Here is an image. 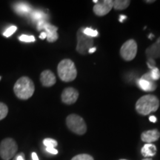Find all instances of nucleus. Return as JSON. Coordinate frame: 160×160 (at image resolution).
<instances>
[{"mask_svg": "<svg viewBox=\"0 0 160 160\" xmlns=\"http://www.w3.org/2000/svg\"><path fill=\"white\" fill-rule=\"evenodd\" d=\"M13 8L17 14L20 16H28L33 11L31 5L26 2H18L13 5Z\"/></svg>", "mask_w": 160, "mask_h": 160, "instance_id": "obj_14", "label": "nucleus"}, {"mask_svg": "<svg viewBox=\"0 0 160 160\" xmlns=\"http://www.w3.org/2000/svg\"><path fill=\"white\" fill-rule=\"evenodd\" d=\"M8 113V108L2 102H0V120L5 119Z\"/></svg>", "mask_w": 160, "mask_h": 160, "instance_id": "obj_19", "label": "nucleus"}, {"mask_svg": "<svg viewBox=\"0 0 160 160\" xmlns=\"http://www.w3.org/2000/svg\"><path fill=\"white\" fill-rule=\"evenodd\" d=\"M32 159L33 160H39V158H38V156L35 152L32 153Z\"/></svg>", "mask_w": 160, "mask_h": 160, "instance_id": "obj_30", "label": "nucleus"}, {"mask_svg": "<svg viewBox=\"0 0 160 160\" xmlns=\"http://www.w3.org/2000/svg\"><path fill=\"white\" fill-rule=\"evenodd\" d=\"M126 19H127V17H126V16H125V15H120V17H119V22H122L124 20Z\"/></svg>", "mask_w": 160, "mask_h": 160, "instance_id": "obj_31", "label": "nucleus"}, {"mask_svg": "<svg viewBox=\"0 0 160 160\" xmlns=\"http://www.w3.org/2000/svg\"><path fill=\"white\" fill-rule=\"evenodd\" d=\"M130 3L129 0H116L113 1V8L116 10H124L128 7Z\"/></svg>", "mask_w": 160, "mask_h": 160, "instance_id": "obj_18", "label": "nucleus"}, {"mask_svg": "<svg viewBox=\"0 0 160 160\" xmlns=\"http://www.w3.org/2000/svg\"><path fill=\"white\" fill-rule=\"evenodd\" d=\"M138 85L142 91L148 92L154 91L157 88V84L155 83V82L148 81V80L143 79L142 78L138 81Z\"/></svg>", "mask_w": 160, "mask_h": 160, "instance_id": "obj_15", "label": "nucleus"}, {"mask_svg": "<svg viewBox=\"0 0 160 160\" xmlns=\"http://www.w3.org/2000/svg\"><path fill=\"white\" fill-rule=\"evenodd\" d=\"M13 160H16V159H14V158H13Z\"/></svg>", "mask_w": 160, "mask_h": 160, "instance_id": "obj_37", "label": "nucleus"}, {"mask_svg": "<svg viewBox=\"0 0 160 160\" xmlns=\"http://www.w3.org/2000/svg\"><path fill=\"white\" fill-rule=\"evenodd\" d=\"M157 153V147L153 144H145L142 148V154L145 157H153Z\"/></svg>", "mask_w": 160, "mask_h": 160, "instance_id": "obj_17", "label": "nucleus"}, {"mask_svg": "<svg viewBox=\"0 0 160 160\" xmlns=\"http://www.w3.org/2000/svg\"><path fill=\"white\" fill-rule=\"evenodd\" d=\"M66 125L70 131L77 135H83L87 131L85 120L79 115L70 114L66 119Z\"/></svg>", "mask_w": 160, "mask_h": 160, "instance_id": "obj_4", "label": "nucleus"}, {"mask_svg": "<svg viewBox=\"0 0 160 160\" xmlns=\"http://www.w3.org/2000/svg\"><path fill=\"white\" fill-rule=\"evenodd\" d=\"M93 2H94V3H96V4H97V3H98V2H99V1H98V0H93Z\"/></svg>", "mask_w": 160, "mask_h": 160, "instance_id": "obj_36", "label": "nucleus"}, {"mask_svg": "<svg viewBox=\"0 0 160 160\" xmlns=\"http://www.w3.org/2000/svg\"><path fill=\"white\" fill-rule=\"evenodd\" d=\"M46 151L53 155H56L58 153V151L55 148H46Z\"/></svg>", "mask_w": 160, "mask_h": 160, "instance_id": "obj_27", "label": "nucleus"}, {"mask_svg": "<svg viewBox=\"0 0 160 160\" xmlns=\"http://www.w3.org/2000/svg\"><path fill=\"white\" fill-rule=\"evenodd\" d=\"M40 81H41L42 85L45 87H51L55 85L57 79L53 72L50 70H45L42 72L40 75Z\"/></svg>", "mask_w": 160, "mask_h": 160, "instance_id": "obj_11", "label": "nucleus"}, {"mask_svg": "<svg viewBox=\"0 0 160 160\" xmlns=\"http://www.w3.org/2000/svg\"><path fill=\"white\" fill-rule=\"evenodd\" d=\"M83 33H84V34L88 36V37H90L92 38L96 37L98 36V31H97V30H93V29L91 28H84Z\"/></svg>", "mask_w": 160, "mask_h": 160, "instance_id": "obj_21", "label": "nucleus"}, {"mask_svg": "<svg viewBox=\"0 0 160 160\" xmlns=\"http://www.w3.org/2000/svg\"><path fill=\"white\" fill-rule=\"evenodd\" d=\"M84 28H81L77 32V51L82 55H86L90 48H93V39L83 33Z\"/></svg>", "mask_w": 160, "mask_h": 160, "instance_id": "obj_6", "label": "nucleus"}, {"mask_svg": "<svg viewBox=\"0 0 160 160\" xmlns=\"http://www.w3.org/2000/svg\"><path fill=\"white\" fill-rule=\"evenodd\" d=\"M42 30H45V32L47 34V39L48 42H54L59 38V35L57 33L58 28L54 25H52L48 22H44Z\"/></svg>", "mask_w": 160, "mask_h": 160, "instance_id": "obj_10", "label": "nucleus"}, {"mask_svg": "<svg viewBox=\"0 0 160 160\" xmlns=\"http://www.w3.org/2000/svg\"><path fill=\"white\" fill-rule=\"evenodd\" d=\"M149 120L151 122L155 123V122H157V117H155V116H151V117H149Z\"/></svg>", "mask_w": 160, "mask_h": 160, "instance_id": "obj_29", "label": "nucleus"}, {"mask_svg": "<svg viewBox=\"0 0 160 160\" xmlns=\"http://www.w3.org/2000/svg\"><path fill=\"white\" fill-rule=\"evenodd\" d=\"M43 144L46 148H55L58 145L57 142L53 139L47 138L43 140Z\"/></svg>", "mask_w": 160, "mask_h": 160, "instance_id": "obj_20", "label": "nucleus"}, {"mask_svg": "<svg viewBox=\"0 0 160 160\" xmlns=\"http://www.w3.org/2000/svg\"><path fill=\"white\" fill-rule=\"evenodd\" d=\"M46 38H47V34H46L45 32V31L42 32V33H40V35H39V39H46Z\"/></svg>", "mask_w": 160, "mask_h": 160, "instance_id": "obj_28", "label": "nucleus"}, {"mask_svg": "<svg viewBox=\"0 0 160 160\" xmlns=\"http://www.w3.org/2000/svg\"><path fill=\"white\" fill-rule=\"evenodd\" d=\"M15 95L19 99H28L35 91V86L33 81L28 77L19 78L13 87Z\"/></svg>", "mask_w": 160, "mask_h": 160, "instance_id": "obj_2", "label": "nucleus"}, {"mask_svg": "<svg viewBox=\"0 0 160 160\" xmlns=\"http://www.w3.org/2000/svg\"><path fill=\"white\" fill-rule=\"evenodd\" d=\"M113 8V1L112 0H104L99 1L93 6V12L97 16L103 17L109 13Z\"/></svg>", "mask_w": 160, "mask_h": 160, "instance_id": "obj_8", "label": "nucleus"}, {"mask_svg": "<svg viewBox=\"0 0 160 160\" xmlns=\"http://www.w3.org/2000/svg\"><path fill=\"white\" fill-rule=\"evenodd\" d=\"M149 37V39H153V37H154V36H153V34H150V35H149V37Z\"/></svg>", "mask_w": 160, "mask_h": 160, "instance_id": "obj_33", "label": "nucleus"}, {"mask_svg": "<svg viewBox=\"0 0 160 160\" xmlns=\"http://www.w3.org/2000/svg\"><path fill=\"white\" fill-rule=\"evenodd\" d=\"M154 0H153V1H145V2H148V3H152V2H154Z\"/></svg>", "mask_w": 160, "mask_h": 160, "instance_id": "obj_34", "label": "nucleus"}, {"mask_svg": "<svg viewBox=\"0 0 160 160\" xmlns=\"http://www.w3.org/2000/svg\"><path fill=\"white\" fill-rule=\"evenodd\" d=\"M59 77L62 81L65 82L73 81L77 76V70L75 64L69 59L62 60L57 67Z\"/></svg>", "mask_w": 160, "mask_h": 160, "instance_id": "obj_3", "label": "nucleus"}, {"mask_svg": "<svg viewBox=\"0 0 160 160\" xmlns=\"http://www.w3.org/2000/svg\"><path fill=\"white\" fill-rule=\"evenodd\" d=\"M19 39L21 42H35V37L33 36H28L25 34L21 35L19 37Z\"/></svg>", "mask_w": 160, "mask_h": 160, "instance_id": "obj_24", "label": "nucleus"}, {"mask_svg": "<svg viewBox=\"0 0 160 160\" xmlns=\"http://www.w3.org/2000/svg\"><path fill=\"white\" fill-rule=\"evenodd\" d=\"M31 17V19L33 22L38 23L40 21H47V19H48V17L46 13H44L41 10H33L31 13V14L29 15Z\"/></svg>", "mask_w": 160, "mask_h": 160, "instance_id": "obj_16", "label": "nucleus"}, {"mask_svg": "<svg viewBox=\"0 0 160 160\" xmlns=\"http://www.w3.org/2000/svg\"><path fill=\"white\" fill-rule=\"evenodd\" d=\"M142 160H152L151 158H146V159H144Z\"/></svg>", "mask_w": 160, "mask_h": 160, "instance_id": "obj_35", "label": "nucleus"}, {"mask_svg": "<svg viewBox=\"0 0 160 160\" xmlns=\"http://www.w3.org/2000/svg\"><path fill=\"white\" fill-rule=\"evenodd\" d=\"M17 30V26H14V25L10 26L8 28H7L5 31H4L3 36H4V37H11V35H13V33H15Z\"/></svg>", "mask_w": 160, "mask_h": 160, "instance_id": "obj_23", "label": "nucleus"}, {"mask_svg": "<svg viewBox=\"0 0 160 160\" xmlns=\"http://www.w3.org/2000/svg\"><path fill=\"white\" fill-rule=\"evenodd\" d=\"M120 160H126V159H120Z\"/></svg>", "mask_w": 160, "mask_h": 160, "instance_id": "obj_38", "label": "nucleus"}, {"mask_svg": "<svg viewBox=\"0 0 160 160\" xmlns=\"http://www.w3.org/2000/svg\"><path fill=\"white\" fill-rule=\"evenodd\" d=\"M18 145L12 138H6L0 143V157L3 160H10L16 156Z\"/></svg>", "mask_w": 160, "mask_h": 160, "instance_id": "obj_5", "label": "nucleus"}, {"mask_svg": "<svg viewBox=\"0 0 160 160\" xmlns=\"http://www.w3.org/2000/svg\"><path fill=\"white\" fill-rule=\"evenodd\" d=\"M147 65L148 66V68L151 70L153 69L154 68H156V62H155V59H148L147 61Z\"/></svg>", "mask_w": 160, "mask_h": 160, "instance_id": "obj_26", "label": "nucleus"}, {"mask_svg": "<svg viewBox=\"0 0 160 160\" xmlns=\"http://www.w3.org/2000/svg\"><path fill=\"white\" fill-rule=\"evenodd\" d=\"M149 73H150V75H151V77L152 78V79H153L154 82L160 79V71L157 67L154 68L153 69L151 70V71H150Z\"/></svg>", "mask_w": 160, "mask_h": 160, "instance_id": "obj_22", "label": "nucleus"}, {"mask_svg": "<svg viewBox=\"0 0 160 160\" xmlns=\"http://www.w3.org/2000/svg\"><path fill=\"white\" fill-rule=\"evenodd\" d=\"M96 50H97V48H96L95 47L91 48H90V49H89L88 53H94V52L96 51Z\"/></svg>", "mask_w": 160, "mask_h": 160, "instance_id": "obj_32", "label": "nucleus"}, {"mask_svg": "<svg viewBox=\"0 0 160 160\" xmlns=\"http://www.w3.org/2000/svg\"><path fill=\"white\" fill-rule=\"evenodd\" d=\"M159 137L160 133L157 129L145 131L141 135L142 140L144 142H146L147 144H150L153 142L157 141Z\"/></svg>", "mask_w": 160, "mask_h": 160, "instance_id": "obj_13", "label": "nucleus"}, {"mask_svg": "<svg viewBox=\"0 0 160 160\" xmlns=\"http://www.w3.org/2000/svg\"><path fill=\"white\" fill-rule=\"evenodd\" d=\"M61 98L62 101L66 105H72L77 101L79 92L73 88H67L62 91Z\"/></svg>", "mask_w": 160, "mask_h": 160, "instance_id": "obj_9", "label": "nucleus"}, {"mask_svg": "<svg viewBox=\"0 0 160 160\" xmlns=\"http://www.w3.org/2000/svg\"><path fill=\"white\" fill-rule=\"evenodd\" d=\"M159 107V100L153 95L143 96L136 103V111L142 116H147L152 112H156Z\"/></svg>", "mask_w": 160, "mask_h": 160, "instance_id": "obj_1", "label": "nucleus"}, {"mask_svg": "<svg viewBox=\"0 0 160 160\" xmlns=\"http://www.w3.org/2000/svg\"><path fill=\"white\" fill-rule=\"evenodd\" d=\"M2 79V77H0V79Z\"/></svg>", "mask_w": 160, "mask_h": 160, "instance_id": "obj_39", "label": "nucleus"}, {"mask_svg": "<svg viewBox=\"0 0 160 160\" xmlns=\"http://www.w3.org/2000/svg\"><path fill=\"white\" fill-rule=\"evenodd\" d=\"M71 160H94V159H93V158L92 157L91 155L83 153V154H79V155L75 156L74 157L72 158Z\"/></svg>", "mask_w": 160, "mask_h": 160, "instance_id": "obj_25", "label": "nucleus"}, {"mask_svg": "<svg viewBox=\"0 0 160 160\" xmlns=\"http://www.w3.org/2000/svg\"><path fill=\"white\" fill-rule=\"evenodd\" d=\"M145 54L148 59H158L160 58V37L156 42L148 48L145 51Z\"/></svg>", "mask_w": 160, "mask_h": 160, "instance_id": "obj_12", "label": "nucleus"}, {"mask_svg": "<svg viewBox=\"0 0 160 160\" xmlns=\"http://www.w3.org/2000/svg\"><path fill=\"white\" fill-rule=\"evenodd\" d=\"M137 53V44L134 39H129L120 48V55L125 61H131Z\"/></svg>", "mask_w": 160, "mask_h": 160, "instance_id": "obj_7", "label": "nucleus"}]
</instances>
